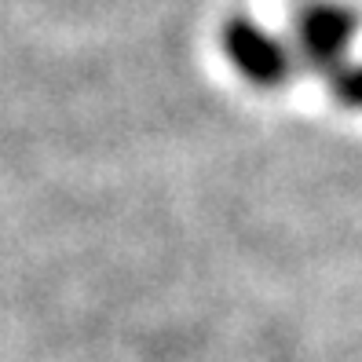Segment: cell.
Instances as JSON below:
<instances>
[{
    "mask_svg": "<svg viewBox=\"0 0 362 362\" xmlns=\"http://www.w3.org/2000/svg\"><path fill=\"white\" fill-rule=\"evenodd\" d=\"M296 55H300L311 70L337 77L348 66V48L358 30V15L333 0H311L296 11Z\"/></svg>",
    "mask_w": 362,
    "mask_h": 362,
    "instance_id": "6da1fadb",
    "label": "cell"
},
{
    "mask_svg": "<svg viewBox=\"0 0 362 362\" xmlns=\"http://www.w3.org/2000/svg\"><path fill=\"white\" fill-rule=\"evenodd\" d=\"M223 52L238 66V74L257 88H282L293 77V52L245 15L223 23Z\"/></svg>",
    "mask_w": 362,
    "mask_h": 362,
    "instance_id": "7a4b0ae2",
    "label": "cell"
},
{
    "mask_svg": "<svg viewBox=\"0 0 362 362\" xmlns=\"http://www.w3.org/2000/svg\"><path fill=\"white\" fill-rule=\"evenodd\" d=\"M333 81V95L344 103V106H355V110H362V62L358 66H348L340 70L337 77H329Z\"/></svg>",
    "mask_w": 362,
    "mask_h": 362,
    "instance_id": "3957f363",
    "label": "cell"
}]
</instances>
